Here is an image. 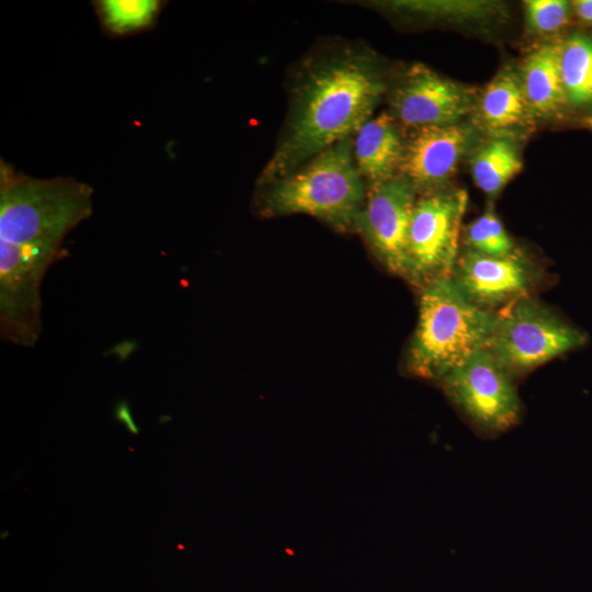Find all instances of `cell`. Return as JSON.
Masks as SVG:
<instances>
[{
    "label": "cell",
    "mask_w": 592,
    "mask_h": 592,
    "mask_svg": "<svg viewBox=\"0 0 592 592\" xmlns=\"http://www.w3.org/2000/svg\"><path fill=\"white\" fill-rule=\"evenodd\" d=\"M385 90L379 65L365 48L344 44L308 56L297 69L285 126L258 183L269 184L353 137Z\"/></svg>",
    "instance_id": "1"
},
{
    "label": "cell",
    "mask_w": 592,
    "mask_h": 592,
    "mask_svg": "<svg viewBox=\"0 0 592 592\" xmlns=\"http://www.w3.org/2000/svg\"><path fill=\"white\" fill-rule=\"evenodd\" d=\"M496 319V312L471 303L452 276L428 282L422 286L409 346V371L440 383L475 352L487 349Z\"/></svg>",
    "instance_id": "2"
},
{
    "label": "cell",
    "mask_w": 592,
    "mask_h": 592,
    "mask_svg": "<svg viewBox=\"0 0 592 592\" xmlns=\"http://www.w3.org/2000/svg\"><path fill=\"white\" fill-rule=\"evenodd\" d=\"M262 186L261 215L305 214L338 231L354 228L367 194L355 164L353 137L326 148L293 172Z\"/></svg>",
    "instance_id": "3"
},
{
    "label": "cell",
    "mask_w": 592,
    "mask_h": 592,
    "mask_svg": "<svg viewBox=\"0 0 592 592\" xmlns=\"http://www.w3.org/2000/svg\"><path fill=\"white\" fill-rule=\"evenodd\" d=\"M93 190L70 178L35 179L0 168V239L22 246L62 247L92 213Z\"/></svg>",
    "instance_id": "4"
},
{
    "label": "cell",
    "mask_w": 592,
    "mask_h": 592,
    "mask_svg": "<svg viewBox=\"0 0 592 592\" xmlns=\"http://www.w3.org/2000/svg\"><path fill=\"white\" fill-rule=\"evenodd\" d=\"M588 334L549 307L526 297L497 314L487 349L513 377L584 346Z\"/></svg>",
    "instance_id": "5"
},
{
    "label": "cell",
    "mask_w": 592,
    "mask_h": 592,
    "mask_svg": "<svg viewBox=\"0 0 592 592\" xmlns=\"http://www.w3.org/2000/svg\"><path fill=\"white\" fill-rule=\"evenodd\" d=\"M62 247L22 246L0 239V332L12 344L32 348L42 333L41 288Z\"/></svg>",
    "instance_id": "6"
},
{
    "label": "cell",
    "mask_w": 592,
    "mask_h": 592,
    "mask_svg": "<svg viewBox=\"0 0 592 592\" xmlns=\"http://www.w3.org/2000/svg\"><path fill=\"white\" fill-rule=\"evenodd\" d=\"M447 398L486 436H498L517 424L522 403L510 373L488 349H481L441 382Z\"/></svg>",
    "instance_id": "7"
},
{
    "label": "cell",
    "mask_w": 592,
    "mask_h": 592,
    "mask_svg": "<svg viewBox=\"0 0 592 592\" xmlns=\"http://www.w3.org/2000/svg\"><path fill=\"white\" fill-rule=\"evenodd\" d=\"M466 205L463 190L430 193L415 201L408 230L410 282L423 286L452 276Z\"/></svg>",
    "instance_id": "8"
},
{
    "label": "cell",
    "mask_w": 592,
    "mask_h": 592,
    "mask_svg": "<svg viewBox=\"0 0 592 592\" xmlns=\"http://www.w3.org/2000/svg\"><path fill=\"white\" fill-rule=\"evenodd\" d=\"M417 190L403 175L369 186L354 228L380 263L409 280L408 230Z\"/></svg>",
    "instance_id": "9"
},
{
    "label": "cell",
    "mask_w": 592,
    "mask_h": 592,
    "mask_svg": "<svg viewBox=\"0 0 592 592\" xmlns=\"http://www.w3.org/2000/svg\"><path fill=\"white\" fill-rule=\"evenodd\" d=\"M452 278L471 303L492 310L530 297L539 273L519 251L491 257L467 248L458 255Z\"/></svg>",
    "instance_id": "10"
},
{
    "label": "cell",
    "mask_w": 592,
    "mask_h": 592,
    "mask_svg": "<svg viewBox=\"0 0 592 592\" xmlns=\"http://www.w3.org/2000/svg\"><path fill=\"white\" fill-rule=\"evenodd\" d=\"M390 103L394 118L414 130L455 123L467 113L470 96L463 86L413 64L397 80Z\"/></svg>",
    "instance_id": "11"
},
{
    "label": "cell",
    "mask_w": 592,
    "mask_h": 592,
    "mask_svg": "<svg viewBox=\"0 0 592 592\" xmlns=\"http://www.w3.org/2000/svg\"><path fill=\"white\" fill-rule=\"evenodd\" d=\"M468 140L467 128L456 123L414 129L399 171L415 190L437 187L454 174Z\"/></svg>",
    "instance_id": "12"
},
{
    "label": "cell",
    "mask_w": 592,
    "mask_h": 592,
    "mask_svg": "<svg viewBox=\"0 0 592 592\" xmlns=\"http://www.w3.org/2000/svg\"><path fill=\"white\" fill-rule=\"evenodd\" d=\"M354 136L355 164L369 186L398 175L403 145L392 115L382 112L371 117Z\"/></svg>",
    "instance_id": "13"
},
{
    "label": "cell",
    "mask_w": 592,
    "mask_h": 592,
    "mask_svg": "<svg viewBox=\"0 0 592 592\" xmlns=\"http://www.w3.org/2000/svg\"><path fill=\"white\" fill-rule=\"evenodd\" d=\"M522 84L528 106L538 114H551L565 103L560 45H543L527 56Z\"/></svg>",
    "instance_id": "14"
},
{
    "label": "cell",
    "mask_w": 592,
    "mask_h": 592,
    "mask_svg": "<svg viewBox=\"0 0 592 592\" xmlns=\"http://www.w3.org/2000/svg\"><path fill=\"white\" fill-rule=\"evenodd\" d=\"M528 107L522 81L510 70L500 72L488 84L480 101L483 123L499 130L521 124Z\"/></svg>",
    "instance_id": "15"
},
{
    "label": "cell",
    "mask_w": 592,
    "mask_h": 592,
    "mask_svg": "<svg viewBox=\"0 0 592 592\" xmlns=\"http://www.w3.org/2000/svg\"><path fill=\"white\" fill-rule=\"evenodd\" d=\"M521 169L522 160L513 144L496 139L477 152L471 171L477 186L488 195H496Z\"/></svg>",
    "instance_id": "16"
},
{
    "label": "cell",
    "mask_w": 592,
    "mask_h": 592,
    "mask_svg": "<svg viewBox=\"0 0 592 592\" xmlns=\"http://www.w3.org/2000/svg\"><path fill=\"white\" fill-rule=\"evenodd\" d=\"M560 71L566 98L574 104L592 100V42L574 35L560 45Z\"/></svg>",
    "instance_id": "17"
},
{
    "label": "cell",
    "mask_w": 592,
    "mask_h": 592,
    "mask_svg": "<svg viewBox=\"0 0 592 592\" xmlns=\"http://www.w3.org/2000/svg\"><path fill=\"white\" fill-rule=\"evenodd\" d=\"M95 7L105 27L115 34H128L150 26L160 9L156 0H102Z\"/></svg>",
    "instance_id": "18"
},
{
    "label": "cell",
    "mask_w": 592,
    "mask_h": 592,
    "mask_svg": "<svg viewBox=\"0 0 592 592\" xmlns=\"http://www.w3.org/2000/svg\"><path fill=\"white\" fill-rule=\"evenodd\" d=\"M466 241L468 249L491 257H505L516 251L512 238L490 208L468 225Z\"/></svg>",
    "instance_id": "19"
},
{
    "label": "cell",
    "mask_w": 592,
    "mask_h": 592,
    "mask_svg": "<svg viewBox=\"0 0 592 592\" xmlns=\"http://www.w3.org/2000/svg\"><path fill=\"white\" fill-rule=\"evenodd\" d=\"M528 26L537 33L562 29L569 19V4L562 0H528L524 3Z\"/></svg>",
    "instance_id": "20"
},
{
    "label": "cell",
    "mask_w": 592,
    "mask_h": 592,
    "mask_svg": "<svg viewBox=\"0 0 592 592\" xmlns=\"http://www.w3.org/2000/svg\"><path fill=\"white\" fill-rule=\"evenodd\" d=\"M412 13L428 15L476 16L490 12V4L485 2H441V1H398L389 4Z\"/></svg>",
    "instance_id": "21"
},
{
    "label": "cell",
    "mask_w": 592,
    "mask_h": 592,
    "mask_svg": "<svg viewBox=\"0 0 592 592\" xmlns=\"http://www.w3.org/2000/svg\"><path fill=\"white\" fill-rule=\"evenodd\" d=\"M571 5L581 21L592 23V0H577Z\"/></svg>",
    "instance_id": "22"
},
{
    "label": "cell",
    "mask_w": 592,
    "mask_h": 592,
    "mask_svg": "<svg viewBox=\"0 0 592 592\" xmlns=\"http://www.w3.org/2000/svg\"><path fill=\"white\" fill-rule=\"evenodd\" d=\"M590 123L592 124V116L590 117Z\"/></svg>",
    "instance_id": "23"
}]
</instances>
